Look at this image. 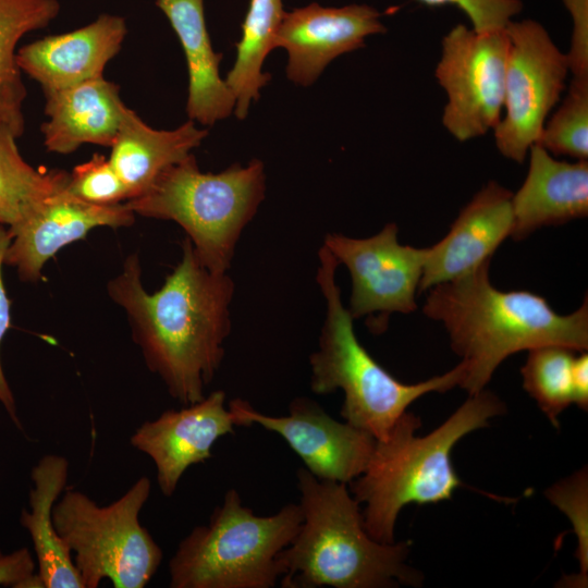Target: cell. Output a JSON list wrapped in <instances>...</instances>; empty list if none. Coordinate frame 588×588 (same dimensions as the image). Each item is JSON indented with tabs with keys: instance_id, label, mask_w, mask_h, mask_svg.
Listing matches in <instances>:
<instances>
[{
	"instance_id": "d4e9b609",
	"label": "cell",
	"mask_w": 588,
	"mask_h": 588,
	"mask_svg": "<svg viewBox=\"0 0 588 588\" xmlns=\"http://www.w3.org/2000/svg\"><path fill=\"white\" fill-rule=\"evenodd\" d=\"M16 137L0 125V224H16L69 181L63 170H38L21 156Z\"/></svg>"
},
{
	"instance_id": "52a82bcc",
	"label": "cell",
	"mask_w": 588,
	"mask_h": 588,
	"mask_svg": "<svg viewBox=\"0 0 588 588\" xmlns=\"http://www.w3.org/2000/svg\"><path fill=\"white\" fill-rule=\"evenodd\" d=\"M302 523L298 504L258 516L229 489L208 523L194 527L169 561L171 588H271L283 575L280 553Z\"/></svg>"
},
{
	"instance_id": "ffe728a7",
	"label": "cell",
	"mask_w": 588,
	"mask_h": 588,
	"mask_svg": "<svg viewBox=\"0 0 588 588\" xmlns=\"http://www.w3.org/2000/svg\"><path fill=\"white\" fill-rule=\"evenodd\" d=\"M183 48L188 74L186 112L189 120L210 126L226 119L235 97L219 73L221 53L212 49L203 0H156Z\"/></svg>"
},
{
	"instance_id": "7402d4cb",
	"label": "cell",
	"mask_w": 588,
	"mask_h": 588,
	"mask_svg": "<svg viewBox=\"0 0 588 588\" xmlns=\"http://www.w3.org/2000/svg\"><path fill=\"white\" fill-rule=\"evenodd\" d=\"M68 477L69 461L64 456L44 455L30 471L29 509L21 513L20 522L32 539L44 588H83L52 518L54 503L66 489Z\"/></svg>"
},
{
	"instance_id": "277c9868",
	"label": "cell",
	"mask_w": 588,
	"mask_h": 588,
	"mask_svg": "<svg viewBox=\"0 0 588 588\" xmlns=\"http://www.w3.org/2000/svg\"><path fill=\"white\" fill-rule=\"evenodd\" d=\"M503 402L482 389L469 397L437 429L424 437L420 420L405 412L384 440H376L365 471L350 482L366 531L382 543L394 542L401 510L409 503H437L452 498L462 481L451 463L454 445L469 432L488 427L504 414Z\"/></svg>"
},
{
	"instance_id": "2e32d148",
	"label": "cell",
	"mask_w": 588,
	"mask_h": 588,
	"mask_svg": "<svg viewBox=\"0 0 588 588\" xmlns=\"http://www.w3.org/2000/svg\"><path fill=\"white\" fill-rule=\"evenodd\" d=\"M512 195L491 181L461 210L442 240L427 247L418 293L454 280L491 260L513 230Z\"/></svg>"
},
{
	"instance_id": "7c38bea8",
	"label": "cell",
	"mask_w": 588,
	"mask_h": 588,
	"mask_svg": "<svg viewBox=\"0 0 588 588\" xmlns=\"http://www.w3.org/2000/svg\"><path fill=\"white\" fill-rule=\"evenodd\" d=\"M228 407L236 427L258 425L281 436L314 476L350 483L368 466L376 439L346 421H339L305 396L295 397L289 415L271 416L258 412L242 399Z\"/></svg>"
},
{
	"instance_id": "603a6c76",
	"label": "cell",
	"mask_w": 588,
	"mask_h": 588,
	"mask_svg": "<svg viewBox=\"0 0 588 588\" xmlns=\"http://www.w3.org/2000/svg\"><path fill=\"white\" fill-rule=\"evenodd\" d=\"M59 12L58 0H0V125L16 138L25 130L27 94L16 46L26 34L47 27Z\"/></svg>"
},
{
	"instance_id": "9a60e30c",
	"label": "cell",
	"mask_w": 588,
	"mask_h": 588,
	"mask_svg": "<svg viewBox=\"0 0 588 588\" xmlns=\"http://www.w3.org/2000/svg\"><path fill=\"white\" fill-rule=\"evenodd\" d=\"M64 189L8 228L11 242L4 264L14 267L23 281H38L50 258L93 229L128 226L135 220V213L124 203L91 205Z\"/></svg>"
},
{
	"instance_id": "d6a6232c",
	"label": "cell",
	"mask_w": 588,
	"mask_h": 588,
	"mask_svg": "<svg viewBox=\"0 0 588 588\" xmlns=\"http://www.w3.org/2000/svg\"><path fill=\"white\" fill-rule=\"evenodd\" d=\"M0 586L44 588L41 578L35 574V561L27 548L9 554L0 551Z\"/></svg>"
},
{
	"instance_id": "83f0119b",
	"label": "cell",
	"mask_w": 588,
	"mask_h": 588,
	"mask_svg": "<svg viewBox=\"0 0 588 588\" xmlns=\"http://www.w3.org/2000/svg\"><path fill=\"white\" fill-rule=\"evenodd\" d=\"M65 193L91 205L110 206L130 199V193L109 158L96 154L69 175Z\"/></svg>"
},
{
	"instance_id": "30bf717a",
	"label": "cell",
	"mask_w": 588,
	"mask_h": 588,
	"mask_svg": "<svg viewBox=\"0 0 588 588\" xmlns=\"http://www.w3.org/2000/svg\"><path fill=\"white\" fill-rule=\"evenodd\" d=\"M510 39L464 24L442 39L436 77L448 95L442 124L460 142L482 136L501 120Z\"/></svg>"
},
{
	"instance_id": "5b68a950",
	"label": "cell",
	"mask_w": 588,
	"mask_h": 588,
	"mask_svg": "<svg viewBox=\"0 0 588 588\" xmlns=\"http://www.w3.org/2000/svg\"><path fill=\"white\" fill-rule=\"evenodd\" d=\"M317 283L326 302V317L318 350L309 357L310 389L316 394L342 390L344 421L384 440L407 407L430 392H445L460 385L463 366L426 381L407 384L388 372L359 343L354 319L344 307L335 280L340 265L322 245L319 249Z\"/></svg>"
},
{
	"instance_id": "3957f363",
	"label": "cell",
	"mask_w": 588,
	"mask_h": 588,
	"mask_svg": "<svg viewBox=\"0 0 588 588\" xmlns=\"http://www.w3.org/2000/svg\"><path fill=\"white\" fill-rule=\"evenodd\" d=\"M301 526L280 553L283 588H391L421 581L407 565L409 542L382 543L366 531L359 503L346 483L305 467L296 473Z\"/></svg>"
},
{
	"instance_id": "f546056e",
	"label": "cell",
	"mask_w": 588,
	"mask_h": 588,
	"mask_svg": "<svg viewBox=\"0 0 588 588\" xmlns=\"http://www.w3.org/2000/svg\"><path fill=\"white\" fill-rule=\"evenodd\" d=\"M426 5H455L479 33L501 30L523 10L520 0H417Z\"/></svg>"
},
{
	"instance_id": "8fae6325",
	"label": "cell",
	"mask_w": 588,
	"mask_h": 588,
	"mask_svg": "<svg viewBox=\"0 0 588 588\" xmlns=\"http://www.w3.org/2000/svg\"><path fill=\"white\" fill-rule=\"evenodd\" d=\"M397 225L388 223L377 234L353 238L328 233L323 246L352 279L348 311L352 318L368 316L369 329L381 333L389 316L416 310V294L427 256V248L403 245L397 240Z\"/></svg>"
},
{
	"instance_id": "44dd1931",
	"label": "cell",
	"mask_w": 588,
	"mask_h": 588,
	"mask_svg": "<svg viewBox=\"0 0 588 588\" xmlns=\"http://www.w3.org/2000/svg\"><path fill=\"white\" fill-rule=\"evenodd\" d=\"M207 134L193 120L174 130L152 128L124 103L109 161L133 199L163 170L187 157Z\"/></svg>"
},
{
	"instance_id": "d6986e66",
	"label": "cell",
	"mask_w": 588,
	"mask_h": 588,
	"mask_svg": "<svg viewBox=\"0 0 588 588\" xmlns=\"http://www.w3.org/2000/svg\"><path fill=\"white\" fill-rule=\"evenodd\" d=\"M45 97L48 120L41 133L48 151L69 155L85 144L111 147L124 105L117 84L101 76Z\"/></svg>"
},
{
	"instance_id": "6da1fadb",
	"label": "cell",
	"mask_w": 588,
	"mask_h": 588,
	"mask_svg": "<svg viewBox=\"0 0 588 588\" xmlns=\"http://www.w3.org/2000/svg\"><path fill=\"white\" fill-rule=\"evenodd\" d=\"M234 289L228 272L200 264L187 237L180 262L158 291L144 287L136 254L108 282V295L126 314L146 366L182 405L205 397L221 365Z\"/></svg>"
},
{
	"instance_id": "4dcf8cb0",
	"label": "cell",
	"mask_w": 588,
	"mask_h": 588,
	"mask_svg": "<svg viewBox=\"0 0 588 588\" xmlns=\"http://www.w3.org/2000/svg\"><path fill=\"white\" fill-rule=\"evenodd\" d=\"M573 20L569 51L566 53L573 77H588V0H562Z\"/></svg>"
},
{
	"instance_id": "ac0fdd59",
	"label": "cell",
	"mask_w": 588,
	"mask_h": 588,
	"mask_svg": "<svg viewBox=\"0 0 588 588\" xmlns=\"http://www.w3.org/2000/svg\"><path fill=\"white\" fill-rule=\"evenodd\" d=\"M526 179L512 195L511 237L522 241L536 230L588 215V161H559L539 144L529 149Z\"/></svg>"
},
{
	"instance_id": "7a4b0ae2",
	"label": "cell",
	"mask_w": 588,
	"mask_h": 588,
	"mask_svg": "<svg viewBox=\"0 0 588 588\" xmlns=\"http://www.w3.org/2000/svg\"><path fill=\"white\" fill-rule=\"evenodd\" d=\"M490 261L430 287L422 306V313L448 331L452 350L462 358L460 387L469 395L485 389L499 365L517 352L546 345L588 348L587 295L579 308L560 315L536 293L494 287Z\"/></svg>"
},
{
	"instance_id": "8992f818",
	"label": "cell",
	"mask_w": 588,
	"mask_h": 588,
	"mask_svg": "<svg viewBox=\"0 0 588 588\" xmlns=\"http://www.w3.org/2000/svg\"><path fill=\"white\" fill-rule=\"evenodd\" d=\"M260 160L219 172L200 171L189 154L163 170L139 196L124 204L142 217L177 223L203 266L224 273L236 244L265 197Z\"/></svg>"
},
{
	"instance_id": "ba28073f",
	"label": "cell",
	"mask_w": 588,
	"mask_h": 588,
	"mask_svg": "<svg viewBox=\"0 0 588 588\" xmlns=\"http://www.w3.org/2000/svg\"><path fill=\"white\" fill-rule=\"evenodd\" d=\"M150 491V479L143 476L106 505L76 489H65L54 503V528L83 588L106 579L114 588H144L156 575L162 549L139 520Z\"/></svg>"
},
{
	"instance_id": "4fadbf2b",
	"label": "cell",
	"mask_w": 588,
	"mask_h": 588,
	"mask_svg": "<svg viewBox=\"0 0 588 588\" xmlns=\"http://www.w3.org/2000/svg\"><path fill=\"white\" fill-rule=\"evenodd\" d=\"M235 421L225 392L217 390L180 409H168L143 422L131 436V445L155 464L157 483L172 497L184 473L211 457L213 444L235 433Z\"/></svg>"
},
{
	"instance_id": "484cf974",
	"label": "cell",
	"mask_w": 588,
	"mask_h": 588,
	"mask_svg": "<svg viewBox=\"0 0 588 588\" xmlns=\"http://www.w3.org/2000/svg\"><path fill=\"white\" fill-rule=\"evenodd\" d=\"M528 352L520 370L523 387L553 426L559 428V415L573 403L572 367L575 351L546 345Z\"/></svg>"
},
{
	"instance_id": "f1b7e54d",
	"label": "cell",
	"mask_w": 588,
	"mask_h": 588,
	"mask_svg": "<svg viewBox=\"0 0 588 588\" xmlns=\"http://www.w3.org/2000/svg\"><path fill=\"white\" fill-rule=\"evenodd\" d=\"M587 471L579 470L572 477L552 486L546 492L547 498L560 507L574 525L578 539L577 558L580 574L576 584H587L588 537H587ZM575 584V586H576Z\"/></svg>"
},
{
	"instance_id": "9c48e42d",
	"label": "cell",
	"mask_w": 588,
	"mask_h": 588,
	"mask_svg": "<svg viewBox=\"0 0 588 588\" xmlns=\"http://www.w3.org/2000/svg\"><path fill=\"white\" fill-rule=\"evenodd\" d=\"M504 87V117L493 128L495 146L522 163L537 143L547 118L565 88L569 73L566 53L534 20L511 21Z\"/></svg>"
},
{
	"instance_id": "1f68e13d",
	"label": "cell",
	"mask_w": 588,
	"mask_h": 588,
	"mask_svg": "<svg viewBox=\"0 0 588 588\" xmlns=\"http://www.w3.org/2000/svg\"><path fill=\"white\" fill-rule=\"evenodd\" d=\"M11 242V235L8 228L0 224V347L2 341L9 330L11 321V308L10 301L5 291L3 277H2V267L4 265V258L7 249ZM0 402L4 406V409L9 414L13 422L21 428L20 419L16 415V406L13 393L9 387V383L5 379L3 368L0 359Z\"/></svg>"
},
{
	"instance_id": "5bb4252c",
	"label": "cell",
	"mask_w": 588,
	"mask_h": 588,
	"mask_svg": "<svg viewBox=\"0 0 588 588\" xmlns=\"http://www.w3.org/2000/svg\"><path fill=\"white\" fill-rule=\"evenodd\" d=\"M384 32L380 13L367 4L324 8L310 3L284 12L274 48L287 52V78L308 86L333 59L364 47L366 37Z\"/></svg>"
},
{
	"instance_id": "cb8c5ba5",
	"label": "cell",
	"mask_w": 588,
	"mask_h": 588,
	"mask_svg": "<svg viewBox=\"0 0 588 588\" xmlns=\"http://www.w3.org/2000/svg\"><path fill=\"white\" fill-rule=\"evenodd\" d=\"M284 11L282 0H250L242 24V37L236 44V59L224 79L235 97L234 113L246 118L252 101L270 75L261 71L267 54L274 48L277 32Z\"/></svg>"
},
{
	"instance_id": "e0dca14e",
	"label": "cell",
	"mask_w": 588,
	"mask_h": 588,
	"mask_svg": "<svg viewBox=\"0 0 588 588\" xmlns=\"http://www.w3.org/2000/svg\"><path fill=\"white\" fill-rule=\"evenodd\" d=\"M126 34L124 17L103 13L83 27L23 46L16 53L17 65L45 95L66 89L101 77Z\"/></svg>"
},
{
	"instance_id": "836d02e7",
	"label": "cell",
	"mask_w": 588,
	"mask_h": 588,
	"mask_svg": "<svg viewBox=\"0 0 588 588\" xmlns=\"http://www.w3.org/2000/svg\"><path fill=\"white\" fill-rule=\"evenodd\" d=\"M573 403L580 409H588V355L580 352L575 356L572 367Z\"/></svg>"
},
{
	"instance_id": "4316f807",
	"label": "cell",
	"mask_w": 588,
	"mask_h": 588,
	"mask_svg": "<svg viewBox=\"0 0 588 588\" xmlns=\"http://www.w3.org/2000/svg\"><path fill=\"white\" fill-rule=\"evenodd\" d=\"M536 144L555 156L588 158V77H573L566 97L546 121Z\"/></svg>"
}]
</instances>
